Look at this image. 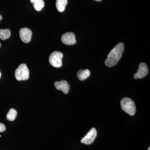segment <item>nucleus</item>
<instances>
[{
    "instance_id": "8",
    "label": "nucleus",
    "mask_w": 150,
    "mask_h": 150,
    "mask_svg": "<svg viewBox=\"0 0 150 150\" xmlns=\"http://www.w3.org/2000/svg\"><path fill=\"white\" fill-rule=\"evenodd\" d=\"M62 40L64 44L67 45H73L76 42L75 35L72 32H67L62 36Z\"/></svg>"
},
{
    "instance_id": "19",
    "label": "nucleus",
    "mask_w": 150,
    "mask_h": 150,
    "mask_svg": "<svg viewBox=\"0 0 150 150\" xmlns=\"http://www.w3.org/2000/svg\"><path fill=\"white\" fill-rule=\"evenodd\" d=\"M1 77V72H0V78Z\"/></svg>"
},
{
    "instance_id": "7",
    "label": "nucleus",
    "mask_w": 150,
    "mask_h": 150,
    "mask_svg": "<svg viewBox=\"0 0 150 150\" xmlns=\"http://www.w3.org/2000/svg\"><path fill=\"white\" fill-rule=\"evenodd\" d=\"M149 73L147 65L145 63H142L139 66V69L134 75L135 79H142L147 76Z\"/></svg>"
},
{
    "instance_id": "14",
    "label": "nucleus",
    "mask_w": 150,
    "mask_h": 150,
    "mask_svg": "<svg viewBox=\"0 0 150 150\" xmlns=\"http://www.w3.org/2000/svg\"><path fill=\"white\" fill-rule=\"evenodd\" d=\"M17 115V112L14 108H11L8 112L6 115V119L8 121H13L16 118Z\"/></svg>"
},
{
    "instance_id": "5",
    "label": "nucleus",
    "mask_w": 150,
    "mask_h": 150,
    "mask_svg": "<svg viewBox=\"0 0 150 150\" xmlns=\"http://www.w3.org/2000/svg\"><path fill=\"white\" fill-rule=\"evenodd\" d=\"M97 135V132L95 128L91 129L86 135L81 140V142L86 145H90L92 144Z\"/></svg>"
},
{
    "instance_id": "2",
    "label": "nucleus",
    "mask_w": 150,
    "mask_h": 150,
    "mask_svg": "<svg viewBox=\"0 0 150 150\" xmlns=\"http://www.w3.org/2000/svg\"><path fill=\"white\" fill-rule=\"evenodd\" d=\"M121 108L129 115H134L136 113V105L131 98L126 97L121 99Z\"/></svg>"
},
{
    "instance_id": "1",
    "label": "nucleus",
    "mask_w": 150,
    "mask_h": 150,
    "mask_svg": "<svg viewBox=\"0 0 150 150\" xmlns=\"http://www.w3.org/2000/svg\"><path fill=\"white\" fill-rule=\"evenodd\" d=\"M124 44L119 43L114 47L108 55L107 59L105 61V64L108 67H112L117 64L121 59L124 51Z\"/></svg>"
},
{
    "instance_id": "18",
    "label": "nucleus",
    "mask_w": 150,
    "mask_h": 150,
    "mask_svg": "<svg viewBox=\"0 0 150 150\" xmlns=\"http://www.w3.org/2000/svg\"><path fill=\"white\" fill-rule=\"evenodd\" d=\"M148 150H150V147H149V148H148Z\"/></svg>"
},
{
    "instance_id": "10",
    "label": "nucleus",
    "mask_w": 150,
    "mask_h": 150,
    "mask_svg": "<svg viewBox=\"0 0 150 150\" xmlns=\"http://www.w3.org/2000/svg\"><path fill=\"white\" fill-rule=\"evenodd\" d=\"M90 74V71L88 69L79 70L77 74L78 78L80 81L85 80L89 77Z\"/></svg>"
},
{
    "instance_id": "16",
    "label": "nucleus",
    "mask_w": 150,
    "mask_h": 150,
    "mask_svg": "<svg viewBox=\"0 0 150 150\" xmlns=\"http://www.w3.org/2000/svg\"><path fill=\"white\" fill-rule=\"evenodd\" d=\"M2 19V16L0 15V21H1Z\"/></svg>"
},
{
    "instance_id": "15",
    "label": "nucleus",
    "mask_w": 150,
    "mask_h": 150,
    "mask_svg": "<svg viewBox=\"0 0 150 150\" xmlns=\"http://www.w3.org/2000/svg\"><path fill=\"white\" fill-rule=\"evenodd\" d=\"M5 125L4 123H0V132H3L6 131Z\"/></svg>"
},
{
    "instance_id": "17",
    "label": "nucleus",
    "mask_w": 150,
    "mask_h": 150,
    "mask_svg": "<svg viewBox=\"0 0 150 150\" xmlns=\"http://www.w3.org/2000/svg\"><path fill=\"white\" fill-rule=\"evenodd\" d=\"M94 1H101L102 0H94Z\"/></svg>"
},
{
    "instance_id": "20",
    "label": "nucleus",
    "mask_w": 150,
    "mask_h": 150,
    "mask_svg": "<svg viewBox=\"0 0 150 150\" xmlns=\"http://www.w3.org/2000/svg\"><path fill=\"white\" fill-rule=\"evenodd\" d=\"M0 46H1V44H0Z\"/></svg>"
},
{
    "instance_id": "6",
    "label": "nucleus",
    "mask_w": 150,
    "mask_h": 150,
    "mask_svg": "<svg viewBox=\"0 0 150 150\" xmlns=\"http://www.w3.org/2000/svg\"><path fill=\"white\" fill-rule=\"evenodd\" d=\"M32 32L27 28H23L20 30L19 35L21 39L25 43H29L31 39Z\"/></svg>"
},
{
    "instance_id": "12",
    "label": "nucleus",
    "mask_w": 150,
    "mask_h": 150,
    "mask_svg": "<svg viewBox=\"0 0 150 150\" xmlns=\"http://www.w3.org/2000/svg\"><path fill=\"white\" fill-rule=\"evenodd\" d=\"M67 3V0H56V6L57 10L60 12H63L65 10Z\"/></svg>"
},
{
    "instance_id": "11",
    "label": "nucleus",
    "mask_w": 150,
    "mask_h": 150,
    "mask_svg": "<svg viewBox=\"0 0 150 150\" xmlns=\"http://www.w3.org/2000/svg\"><path fill=\"white\" fill-rule=\"evenodd\" d=\"M30 3L32 4L35 10L40 11L44 6L43 0H30Z\"/></svg>"
},
{
    "instance_id": "9",
    "label": "nucleus",
    "mask_w": 150,
    "mask_h": 150,
    "mask_svg": "<svg viewBox=\"0 0 150 150\" xmlns=\"http://www.w3.org/2000/svg\"><path fill=\"white\" fill-rule=\"evenodd\" d=\"M54 84L56 89L62 91L65 94L69 93L70 87L67 81L62 80L60 81H56Z\"/></svg>"
},
{
    "instance_id": "4",
    "label": "nucleus",
    "mask_w": 150,
    "mask_h": 150,
    "mask_svg": "<svg viewBox=\"0 0 150 150\" xmlns=\"http://www.w3.org/2000/svg\"><path fill=\"white\" fill-rule=\"evenodd\" d=\"M63 54L60 51H55L51 53L49 58L50 64L56 68H59L62 66Z\"/></svg>"
},
{
    "instance_id": "3",
    "label": "nucleus",
    "mask_w": 150,
    "mask_h": 150,
    "mask_svg": "<svg viewBox=\"0 0 150 150\" xmlns=\"http://www.w3.org/2000/svg\"><path fill=\"white\" fill-rule=\"evenodd\" d=\"M15 77L17 80L24 81L28 79L29 77V70L27 65L21 64L16 70Z\"/></svg>"
},
{
    "instance_id": "13",
    "label": "nucleus",
    "mask_w": 150,
    "mask_h": 150,
    "mask_svg": "<svg viewBox=\"0 0 150 150\" xmlns=\"http://www.w3.org/2000/svg\"><path fill=\"white\" fill-rule=\"evenodd\" d=\"M11 30L9 29H0V39L5 40L11 36Z\"/></svg>"
}]
</instances>
